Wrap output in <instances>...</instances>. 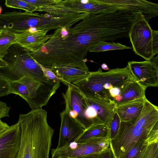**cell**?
Here are the masks:
<instances>
[{"mask_svg": "<svg viewBox=\"0 0 158 158\" xmlns=\"http://www.w3.org/2000/svg\"><path fill=\"white\" fill-rule=\"evenodd\" d=\"M20 144L16 158H49L54 130L43 109L20 114Z\"/></svg>", "mask_w": 158, "mask_h": 158, "instance_id": "obj_1", "label": "cell"}, {"mask_svg": "<svg viewBox=\"0 0 158 158\" xmlns=\"http://www.w3.org/2000/svg\"><path fill=\"white\" fill-rule=\"evenodd\" d=\"M135 79L127 65L103 72L101 68L90 72L86 77L72 83L86 98L114 103L115 98L128 82Z\"/></svg>", "mask_w": 158, "mask_h": 158, "instance_id": "obj_2", "label": "cell"}, {"mask_svg": "<svg viewBox=\"0 0 158 158\" xmlns=\"http://www.w3.org/2000/svg\"><path fill=\"white\" fill-rule=\"evenodd\" d=\"M158 122V107L145 98L142 111L136 119L120 121L118 132L110 141V147L115 158H121L137 142L146 140Z\"/></svg>", "mask_w": 158, "mask_h": 158, "instance_id": "obj_3", "label": "cell"}, {"mask_svg": "<svg viewBox=\"0 0 158 158\" xmlns=\"http://www.w3.org/2000/svg\"><path fill=\"white\" fill-rule=\"evenodd\" d=\"M2 60L6 62V66L0 69V76L10 81L25 76L42 84L53 81L45 77L41 65L28 51L17 44H13L9 48Z\"/></svg>", "mask_w": 158, "mask_h": 158, "instance_id": "obj_4", "label": "cell"}, {"mask_svg": "<svg viewBox=\"0 0 158 158\" xmlns=\"http://www.w3.org/2000/svg\"><path fill=\"white\" fill-rule=\"evenodd\" d=\"M60 82L42 84L26 76L10 81V94L18 95L28 104L31 110L42 109L60 86Z\"/></svg>", "mask_w": 158, "mask_h": 158, "instance_id": "obj_5", "label": "cell"}, {"mask_svg": "<svg viewBox=\"0 0 158 158\" xmlns=\"http://www.w3.org/2000/svg\"><path fill=\"white\" fill-rule=\"evenodd\" d=\"M133 51L145 60H151L158 53V31L152 30L141 12L134 15L128 36Z\"/></svg>", "mask_w": 158, "mask_h": 158, "instance_id": "obj_6", "label": "cell"}, {"mask_svg": "<svg viewBox=\"0 0 158 158\" xmlns=\"http://www.w3.org/2000/svg\"><path fill=\"white\" fill-rule=\"evenodd\" d=\"M107 7L95 0H60L56 4L37 8L36 11L46 12L54 16L66 15L79 13H89L97 15L105 13Z\"/></svg>", "mask_w": 158, "mask_h": 158, "instance_id": "obj_7", "label": "cell"}, {"mask_svg": "<svg viewBox=\"0 0 158 158\" xmlns=\"http://www.w3.org/2000/svg\"><path fill=\"white\" fill-rule=\"evenodd\" d=\"M64 100L65 110L71 118L86 130L93 125L88 118L86 97L79 89L72 84L68 85L65 93H62Z\"/></svg>", "mask_w": 158, "mask_h": 158, "instance_id": "obj_8", "label": "cell"}, {"mask_svg": "<svg viewBox=\"0 0 158 158\" xmlns=\"http://www.w3.org/2000/svg\"><path fill=\"white\" fill-rule=\"evenodd\" d=\"M99 3L108 4L119 10L135 15L141 12L149 20L158 15V4L144 0H96Z\"/></svg>", "mask_w": 158, "mask_h": 158, "instance_id": "obj_9", "label": "cell"}, {"mask_svg": "<svg viewBox=\"0 0 158 158\" xmlns=\"http://www.w3.org/2000/svg\"><path fill=\"white\" fill-rule=\"evenodd\" d=\"M86 115L94 125L103 124L108 129L115 111L116 104L105 100L86 98Z\"/></svg>", "mask_w": 158, "mask_h": 158, "instance_id": "obj_10", "label": "cell"}, {"mask_svg": "<svg viewBox=\"0 0 158 158\" xmlns=\"http://www.w3.org/2000/svg\"><path fill=\"white\" fill-rule=\"evenodd\" d=\"M101 139L83 143L73 142L61 148L52 149V158H76L100 153L105 150L100 145Z\"/></svg>", "mask_w": 158, "mask_h": 158, "instance_id": "obj_11", "label": "cell"}, {"mask_svg": "<svg viewBox=\"0 0 158 158\" xmlns=\"http://www.w3.org/2000/svg\"><path fill=\"white\" fill-rule=\"evenodd\" d=\"M127 65L135 81L143 87L147 89L158 86V69L153 66L150 60L130 61Z\"/></svg>", "mask_w": 158, "mask_h": 158, "instance_id": "obj_12", "label": "cell"}, {"mask_svg": "<svg viewBox=\"0 0 158 158\" xmlns=\"http://www.w3.org/2000/svg\"><path fill=\"white\" fill-rule=\"evenodd\" d=\"M61 125L59 139L56 148L59 149L75 142L85 129L64 110L60 113Z\"/></svg>", "mask_w": 158, "mask_h": 158, "instance_id": "obj_13", "label": "cell"}, {"mask_svg": "<svg viewBox=\"0 0 158 158\" xmlns=\"http://www.w3.org/2000/svg\"><path fill=\"white\" fill-rule=\"evenodd\" d=\"M19 123L9 126L0 138V158H16L20 144Z\"/></svg>", "mask_w": 158, "mask_h": 158, "instance_id": "obj_14", "label": "cell"}, {"mask_svg": "<svg viewBox=\"0 0 158 158\" xmlns=\"http://www.w3.org/2000/svg\"><path fill=\"white\" fill-rule=\"evenodd\" d=\"M49 31L31 28L23 32L15 33V43L29 52H34L41 48L51 37Z\"/></svg>", "mask_w": 158, "mask_h": 158, "instance_id": "obj_15", "label": "cell"}, {"mask_svg": "<svg viewBox=\"0 0 158 158\" xmlns=\"http://www.w3.org/2000/svg\"><path fill=\"white\" fill-rule=\"evenodd\" d=\"M50 68L61 82L67 86L85 78L90 73L89 71L66 66H53Z\"/></svg>", "mask_w": 158, "mask_h": 158, "instance_id": "obj_16", "label": "cell"}, {"mask_svg": "<svg viewBox=\"0 0 158 158\" xmlns=\"http://www.w3.org/2000/svg\"><path fill=\"white\" fill-rule=\"evenodd\" d=\"M145 98L116 104L115 111L120 121H128L137 118L142 111Z\"/></svg>", "mask_w": 158, "mask_h": 158, "instance_id": "obj_17", "label": "cell"}, {"mask_svg": "<svg viewBox=\"0 0 158 158\" xmlns=\"http://www.w3.org/2000/svg\"><path fill=\"white\" fill-rule=\"evenodd\" d=\"M146 88L143 87L135 80L127 84L122 89L120 94L116 97L114 103L116 104L145 98Z\"/></svg>", "mask_w": 158, "mask_h": 158, "instance_id": "obj_18", "label": "cell"}, {"mask_svg": "<svg viewBox=\"0 0 158 158\" xmlns=\"http://www.w3.org/2000/svg\"><path fill=\"white\" fill-rule=\"evenodd\" d=\"M98 139L110 140L108 129L107 126L104 124L92 125L85 130L75 142L83 143Z\"/></svg>", "mask_w": 158, "mask_h": 158, "instance_id": "obj_19", "label": "cell"}, {"mask_svg": "<svg viewBox=\"0 0 158 158\" xmlns=\"http://www.w3.org/2000/svg\"><path fill=\"white\" fill-rule=\"evenodd\" d=\"M15 34L6 30L0 31V60H3L9 48L15 43Z\"/></svg>", "mask_w": 158, "mask_h": 158, "instance_id": "obj_20", "label": "cell"}, {"mask_svg": "<svg viewBox=\"0 0 158 158\" xmlns=\"http://www.w3.org/2000/svg\"><path fill=\"white\" fill-rule=\"evenodd\" d=\"M148 146L146 140H141L121 158H146Z\"/></svg>", "mask_w": 158, "mask_h": 158, "instance_id": "obj_21", "label": "cell"}, {"mask_svg": "<svg viewBox=\"0 0 158 158\" xmlns=\"http://www.w3.org/2000/svg\"><path fill=\"white\" fill-rule=\"evenodd\" d=\"M132 47L123 45L118 43L101 41L92 46L89 50L90 52H98L115 50L132 49Z\"/></svg>", "mask_w": 158, "mask_h": 158, "instance_id": "obj_22", "label": "cell"}, {"mask_svg": "<svg viewBox=\"0 0 158 158\" xmlns=\"http://www.w3.org/2000/svg\"><path fill=\"white\" fill-rule=\"evenodd\" d=\"M5 5L8 7L22 9L25 12L32 13L37 7L24 0H6Z\"/></svg>", "mask_w": 158, "mask_h": 158, "instance_id": "obj_23", "label": "cell"}, {"mask_svg": "<svg viewBox=\"0 0 158 158\" xmlns=\"http://www.w3.org/2000/svg\"><path fill=\"white\" fill-rule=\"evenodd\" d=\"M120 123V119L115 110L108 128L109 137L110 140L114 139L117 135Z\"/></svg>", "mask_w": 158, "mask_h": 158, "instance_id": "obj_24", "label": "cell"}, {"mask_svg": "<svg viewBox=\"0 0 158 158\" xmlns=\"http://www.w3.org/2000/svg\"><path fill=\"white\" fill-rule=\"evenodd\" d=\"M25 2L28 3L37 8L38 7H43L51 6L57 3L60 0H24Z\"/></svg>", "mask_w": 158, "mask_h": 158, "instance_id": "obj_25", "label": "cell"}, {"mask_svg": "<svg viewBox=\"0 0 158 158\" xmlns=\"http://www.w3.org/2000/svg\"><path fill=\"white\" fill-rule=\"evenodd\" d=\"M146 140L148 145L158 143V122L149 132Z\"/></svg>", "mask_w": 158, "mask_h": 158, "instance_id": "obj_26", "label": "cell"}, {"mask_svg": "<svg viewBox=\"0 0 158 158\" xmlns=\"http://www.w3.org/2000/svg\"><path fill=\"white\" fill-rule=\"evenodd\" d=\"M10 81L0 76V98L10 94Z\"/></svg>", "mask_w": 158, "mask_h": 158, "instance_id": "obj_27", "label": "cell"}, {"mask_svg": "<svg viewBox=\"0 0 158 158\" xmlns=\"http://www.w3.org/2000/svg\"><path fill=\"white\" fill-rule=\"evenodd\" d=\"M45 77L48 80L61 82V80L52 71L50 68L41 65Z\"/></svg>", "mask_w": 158, "mask_h": 158, "instance_id": "obj_28", "label": "cell"}, {"mask_svg": "<svg viewBox=\"0 0 158 158\" xmlns=\"http://www.w3.org/2000/svg\"><path fill=\"white\" fill-rule=\"evenodd\" d=\"M158 149V143L148 145L146 158H153L156 152Z\"/></svg>", "mask_w": 158, "mask_h": 158, "instance_id": "obj_29", "label": "cell"}, {"mask_svg": "<svg viewBox=\"0 0 158 158\" xmlns=\"http://www.w3.org/2000/svg\"><path fill=\"white\" fill-rule=\"evenodd\" d=\"M98 158H115L110 146L101 152Z\"/></svg>", "mask_w": 158, "mask_h": 158, "instance_id": "obj_30", "label": "cell"}, {"mask_svg": "<svg viewBox=\"0 0 158 158\" xmlns=\"http://www.w3.org/2000/svg\"><path fill=\"white\" fill-rule=\"evenodd\" d=\"M9 126L6 123L2 121L0 119V138L2 136Z\"/></svg>", "mask_w": 158, "mask_h": 158, "instance_id": "obj_31", "label": "cell"}, {"mask_svg": "<svg viewBox=\"0 0 158 158\" xmlns=\"http://www.w3.org/2000/svg\"><path fill=\"white\" fill-rule=\"evenodd\" d=\"M100 153H95L91 155L76 158H98Z\"/></svg>", "mask_w": 158, "mask_h": 158, "instance_id": "obj_32", "label": "cell"}, {"mask_svg": "<svg viewBox=\"0 0 158 158\" xmlns=\"http://www.w3.org/2000/svg\"><path fill=\"white\" fill-rule=\"evenodd\" d=\"M6 66V62L3 60H0V69L4 68Z\"/></svg>", "mask_w": 158, "mask_h": 158, "instance_id": "obj_33", "label": "cell"}, {"mask_svg": "<svg viewBox=\"0 0 158 158\" xmlns=\"http://www.w3.org/2000/svg\"><path fill=\"white\" fill-rule=\"evenodd\" d=\"M101 68L104 70H109V69L107 65L105 63H103L101 65Z\"/></svg>", "mask_w": 158, "mask_h": 158, "instance_id": "obj_34", "label": "cell"}, {"mask_svg": "<svg viewBox=\"0 0 158 158\" xmlns=\"http://www.w3.org/2000/svg\"><path fill=\"white\" fill-rule=\"evenodd\" d=\"M153 158H158V149L156 151Z\"/></svg>", "mask_w": 158, "mask_h": 158, "instance_id": "obj_35", "label": "cell"}, {"mask_svg": "<svg viewBox=\"0 0 158 158\" xmlns=\"http://www.w3.org/2000/svg\"><path fill=\"white\" fill-rule=\"evenodd\" d=\"M2 10V9L1 6H0V15L1 13V12Z\"/></svg>", "mask_w": 158, "mask_h": 158, "instance_id": "obj_36", "label": "cell"}, {"mask_svg": "<svg viewBox=\"0 0 158 158\" xmlns=\"http://www.w3.org/2000/svg\"></svg>", "mask_w": 158, "mask_h": 158, "instance_id": "obj_37", "label": "cell"}]
</instances>
